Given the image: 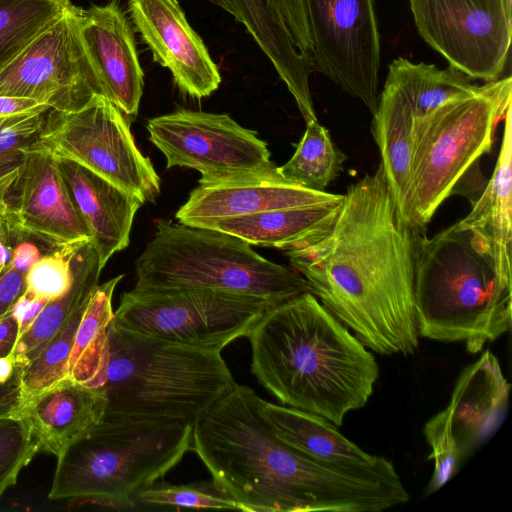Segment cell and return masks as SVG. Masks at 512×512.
Here are the masks:
<instances>
[{
	"instance_id": "obj_14",
	"label": "cell",
	"mask_w": 512,
	"mask_h": 512,
	"mask_svg": "<svg viewBox=\"0 0 512 512\" xmlns=\"http://www.w3.org/2000/svg\"><path fill=\"white\" fill-rule=\"evenodd\" d=\"M420 36L469 78L498 80L511 43L512 0H409Z\"/></svg>"
},
{
	"instance_id": "obj_20",
	"label": "cell",
	"mask_w": 512,
	"mask_h": 512,
	"mask_svg": "<svg viewBox=\"0 0 512 512\" xmlns=\"http://www.w3.org/2000/svg\"><path fill=\"white\" fill-rule=\"evenodd\" d=\"M341 194L319 192L284 179L274 169L231 181L199 184L176 212L179 223L205 228L216 221L266 210L326 203Z\"/></svg>"
},
{
	"instance_id": "obj_9",
	"label": "cell",
	"mask_w": 512,
	"mask_h": 512,
	"mask_svg": "<svg viewBox=\"0 0 512 512\" xmlns=\"http://www.w3.org/2000/svg\"><path fill=\"white\" fill-rule=\"evenodd\" d=\"M275 303L212 288L138 289L125 292L112 322L145 336L221 351L247 337Z\"/></svg>"
},
{
	"instance_id": "obj_31",
	"label": "cell",
	"mask_w": 512,
	"mask_h": 512,
	"mask_svg": "<svg viewBox=\"0 0 512 512\" xmlns=\"http://www.w3.org/2000/svg\"><path fill=\"white\" fill-rule=\"evenodd\" d=\"M71 4L69 0H0V70Z\"/></svg>"
},
{
	"instance_id": "obj_3",
	"label": "cell",
	"mask_w": 512,
	"mask_h": 512,
	"mask_svg": "<svg viewBox=\"0 0 512 512\" xmlns=\"http://www.w3.org/2000/svg\"><path fill=\"white\" fill-rule=\"evenodd\" d=\"M247 338L252 373L284 406L340 426L373 393V354L310 292L272 306Z\"/></svg>"
},
{
	"instance_id": "obj_27",
	"label": "cell",
	"mask_w": 512,
	"mask_h": 512,
	"mask_svg": "<svg viewBox=\"0 0 512 512\" xmlns=\"http://www.w3.org/2000/svg\"><path fill=\"white\" fill-rule=\"evenodd\" d=\"M73 280L60 297L48 301L29 329L17 340L11 357L25 367L67 319L90 301L99 285L103 267L92 241L79 246L72 256Z\"/></svg>"
},
{
	"instance_id": "obj_41",
	"label": "cell",
	"mask_w": 512,
	"mask_h": 512,
	"mask_svg": "<svg viewBox=\"0 0 512 512\" xmlns=\"http://www.w3.org/2000/svg\"><path fill=\"white\" fill-rule=\"evenodd\" d=\"M40 258L38 247L29 241H23L12 250L11 259L6 268L26 274Z\"/></svg>"
},
{
	"instance_id": "obj_16",
	"label": "cell",
	"mask_w": 512,
	"mask_h": 512,
	"mask_svg": "<svg viewBox=\"0 0 512 512\" xmlns=\"http://www.w3.org/2000/svg\"><path fill=\"white\" fill-rule=\"evenodd\" d=\"M35 140L26 150L6 200L8 230L32 235L54 248L91 241L90 230L73 201L58 159Z\"/></svg>"
},
{
	"instance_id": "obj_22",
	"label": "cell",
	"mask_w": 512,
	"mask_h": 512,
	"mask_svg": "<svg viewBox=\"0 0 512 512\" xmlns=\"http://www.w3.org/2000/svg\"><path fill=\"white\" fill-rule=\"evenodd\" d=\"M58 163L104 268L114 253L128 246L134 216L144 202L76 162Z\"/></svg>"
},
{
	"instance_id": "obj_29",
	"label": "cell",
	"mask_w": 512,
	"mask_h": 512,
	"mask_svg": "<svg viewBox=\"0 0 512 512\" xmlns=\"http://www.w3.org/2000/svg\"><path fill=\"white\" fill-rule=\"evenodd\" d=\"M469 79L450 66L438 69L433 64H414L402 57L389 65L386 78L403 95L414 118L427 114L449 100L476 92L479 86Z\"/></svg>"
},
{
	"instance_id": "obj_8",
	"label": "cell",
	"mask_w": 512,
	"mask_h": 512,
	"mask_svg": "<svg viewBox=\"0 0 512 512\" xmlns=\"http://www.w3.org/2000/svg\"><path fill=\"white\" fill-rule=\"evenodd\" d=\"M510 76L487 82L414 118L410 170L411 227H424L494 143L511 109Z\"/></svg>"
},
{
	"instance_id": "obj_4",
	"label": "cell",
	"mask_w": 512,
	"mask_h": 512,
	"mask_svg": "<svg viewBox=\"0 0 512 512\" xmlns=\"http://www.w3.org/2000/svg\"><path fill=\"white\" fill-rule=\"evenodd\" d=\"M413 239L419 336L476 354L511 329V284L470 230L457 222L428 238L416 227Z\"/></svg>"
},
{
	"instance_id": "obj_24",
	"label": "cell",
	"mask_w": 512,
	"mask_h": 512,
	"mask_svg": "<svg viewBox=\"0 0 512 512\" xmlns=\"http://www.w3.org/2000/svg\"><path fill=\"white\" fill-rule=\"evenodd\" d=\"M232 16L242 23L270 60L294 97L306 122L317 120L309 86L313 70L309 53L294 44L270 0H230Z\"/></svg>"
},
{
	"instance_id": "obj_37",
	"label": "cell",
	"mask_w": 512,
	"mask_h": 512,
	"mask_svg": "<svg viewBox=\"0 0 512 512\" xmlns=\"http://www.w3.org/2000/svg\"><path fill=\"white\" fill-rule=\"evenodd\" d=\"M25 291V274L5 268L0 276V318L10 313Z\"/></svg>"
},
{
	"instance_id": "obj_25",
	"label": "cell",
	"mask_w": 512,
	"mask_h": 512,
	"mask_svg": "<svg viewBox=\"0 0 512 512\" xmlns=\"http://www.w3.org/2000/svg\"><path fill=\"white\" fill-rule=\"evenodd\" d=\"M512 119H504V134L493 174L470 213L458 224L470 230L490 252L500 277L511 284L512 239Z\"/></svg>"
},
{
	"instance_id": "obj_10",
	"label": "cell",
	"mask_w": 512,
	"mask_h": 512,
	"mask_svg": "<svg viewBox=\"0 0 512 512\" xmlns=\"http://www.w3.org/2000/svg\"><path fill=\"white\" fill-rule=\"evenodd\" d=\"M35 142L76 162L143 202H155L160 178L137 148L130 120L104 95L74 111L50 109Z\"/></svg>"
},
{
	"instance_id": "obj_45",
	"label": "cell",
	"mask_w": 512,
	"mask_h": 512,
	"mask_svg": "<svg viewBox=\"0 0 512 512\" xmlns=\"http://www.w3.org/2000/svg\"><path fill=\"white\" fill-rule=\"evenodd\" d=\"M214 5L226 10L228 13L232 15V6L230 0H208Z\"/></svg>"
},
{
	"instance_id": "obj_23",
	"label": "cell",
	"mask_w": 512,
	"mask_h": 512,
	"mask_svg": "<svg viewBox=\"0 0 512 512\" xmlns=\"http://www.w3.org/2000/svg\"><path fill=\"white\" fill-rule=\"evenodd\" d=\"M342 198L266 210L222 219L205 228L236 236L250 245L275 247L283 251L300 249L322 239L334 225L343 205Z\"/></svg>"
},
{
	"instance_id": "obj_35",
	"label": "cell",
	"mask_w": 512,
	"mask_h": 512,
	"mask_svg": "<svg viewBox=\"0 0 512 512\" xmlns=\"http://www.w3.org/2000/svg\"><path fill=\"white\" fill-rule=\"evenodd\" d=\"M81 245L55 248L41 257L25 274L24 292L46 301L63 295L73 280L72 256Z\"/></svg>"
},
{
	"instance_id": "obj_38",
	"label": "cell",
	"mask_w": 512,
	"mask_h": 512,
	"mask_svg": "<svg viewBox=\"0 0 512 512\" xmlns=\"http://www.w3.org/2000/svg\"><path fill=\"white\" fill-rule=\"evenodd\" d=\"M48 301L33 298L25 292L14 303L11 314L18 322V339L29 329Z\"/></svg>"
},
{
	"instance_id": "obj_19",
	"label": "cell",
	"mask_w": 512,
	"mask_h": 512,
	"mask_svg": "<svg viewBox=\"0 0 512 512\" xmlns=\"http://www.w3.org/2000/svg\"><path fill=\"white\" fill-rule=\"evenodd\" d=\"M79 30L102 94L131 121L138 114L144 80L134 33L119 1L81 8Z\"/></svg>"
},
{
	"instance_id": "obj_46",
	"label": "cell",
	"mask_w": 512,
	"mask_h": 512,
	"mask_svg": "<svg viewBox=\"0 0 512 512\" xmlns=\"http://www.w3.org/2000/svg\"><path fill=\"white\" fill-rule=\"evenodd\" d=\"M8 229L7 227V221L5 216L0 212V240L4 242L6 239L5 236V229Z\"/></svg>"
},
{
	"instance_id": "obj_18",
	"label": "cell",
	"mask_w": 512,
	"mask_h": 512,
	"mask_svg": "<svg viewBox=\"0 0 512 512\" xmlns=\"http://www.w3.org/2000/svg\"><path fill=\"white\" fill-rule=\"evenodd\" d=\"M258 410L277 438L313 461L352 477L403 486L389 460L364 452L325 418L262 398Z\"/></svg>"
},
{
	"instance_id": "obj_42",
	"label": "cell",
	"mask_w": 512,
	"mask_h": 512,
	"mask_svg": "<svg viewBox=\"0 0 512 512\" xmlns=\"http://www.w3.org/2000/svg\"><path fill=\"white\" fill-rule=\"evenodd\" d=\"M18 340V322L10 313L0 318V357L11 354Z\"/></svg>"
},
{
	"instance_id": "obj_32",
	"label": "cell",
	"mask_w": 512,
	"mask_h": 512,
	"mask_svg": "<svg viewBox=\"0 0 512 512\" xmlns=\"http://www.w3.org/2000/svg\"><path fill=\"white\" fill-rule=\"evenodd\" d=\"M142 507L243 511L213 479L179 485L156 481L136 494L134 509Z\"/></svg>"
},
{
	"instance_id": "obj_33",
	"label": "cell",
	"mask_w": 512,
	"mask_h": 512,
	"mask_svg": "<svg viewBox=\"0 0 512 512\" xmlns=\"http://www.w3.org/2000/svg\"><path fill=\"white\" fill-rule=\"evenodd\" d=\"M48 111L5 118L0 124V212L5 218L6 200L19 175L26 150L37 138Z\"/></svg>"
},
{
	"instance_id": "obj_13",
	"label": "cell",
	"mask_w": 512,
	"mask_h": 512,
	"mask_svg": "<svg viewBox=\"0 0 512 512\" xmlns=\"http://www.w3.org/2000/svg\"><path fill=\"white\" fill-rule=\"evenodd\" d=\"M80 9L71 4L0 70V95L35 99L63 112L103 95L80 34Z\"/></svg>"
},
{
	"instance_id": "obj_40",
	"label": "cell",
	"mask_w": 512,
	"mask_h": 512,
	"mask_svg": "<svg viewBox=\"0 0 512 512\" xmlns=\"http://www.w3.org/2000/svg\"><path fill=\"white\" fill-rule=\"evenodd\" d=\"M20 374L21 372L7 383H0V416H22Z\"/></svg>"
},
{
	"instance_id": "obj_43",
	"label": "cell",
	"mask_w": 512,
	"mask_h": 512,
	"mask_svg": "<svg viewBox=\"0 0 512 512\" xmlns=\"http://www.w3.org/2000/svg\"><path fill=\"white\" fill-rule=\"evenodd\" d=\"M21 368L16 365L11 355L0 357V383H7L13 379Z\"/></svg>"
},
{
	"instance_id": "obj_5",
	"label": "cell",
	"mask_w": 512,
	"mask_h": 512,
	"mask_svg": "<svg viewBox=\"0 0 512 512\" xmlns=\"http://www.w3.org/2000/svg\"><path fill=\"white\" fill-rule=\"evenodd\" d=\"M108 336L104 419L193 423L235 385L221 351L145 336L113 322Z\"/></svg>"
},
{
	"instance_id": "obj_17",
	"label": "cell",
	"mask_w": 512,
	"mask_h": 512,
	"mask_svg": "<svg viewBox=\"0 0 512 512\" xmlns=\"http://www.w3.org/2000/svg\"><path fill=\"white\" fill-rule=\"evenodd\" d=\"M128 12L153 60L171 72L184 94L201 99L218 89L219 69L178 0H129Z\"/></svg>"
},
{
	"instance_id": "obj_6",
	"label": "cell",
	"mask_w": 512,
	"mask_h": 512,
	"mask_svg": "<svg viewBox=\"0 0 512 512\" xmlns=\"http://www.w3.org/2000/svg\"><path fill=\"white\" fill-rule=\"evenodd\" d=\"M193 423L103 419L58 457L48 498L134 509L135 496L191 451Z\"/></svg>"
},
{
	"instance_id": "obj_39",
	"label": "cell",
	"mask_w": 512,
	"mask_h": 512,
	"mask_svg": "<svg viewBox=\"0 0 512 512\" xmlns=\"http://www.w3.org/2000/svg\"><path fill=\"white\" fill-rule=\"evenodd\" d=\"M50 109V106L35 99L0 95V118L46 112Z\"/></svg>"
},
{
	"instance_id": "obj_21",
	"label": "cell",
	"mask_w": 512,
	"mask_h": 512,
	"mask_svg": "<svg viewBox=\"0 0 512 512\" xmlns=\"http://www.w3.org/2000/svg\"><path fill=\"white\" fill-rule=\"evenodd\" d=\"M106 408L102 388L66 378L27 400L21 415L28 421L40 451L58 457L103 421Z\"/></svg>"
},
{
	"instance_id": "obj_1",
	"label": "cell",
	"mask_w": 512,
	"mask_h": 512,
	"mask_svg": "<svg viewBox=\"0 0 512 512\" xmlns=\"http://www.w3.org/2000/svg\"><path fill=\"white\" fill-rule=\"evenodd\" d=\"M284 252L365 347L385 355L416 352L413 227L400 216L381 165L348 187L322 239Z\"/></svg>"
},
{
	"instance_id": "obj_26",
	"label": "cell",
	"mask_w": 512,
	"mask_h": 512,
	"mask_svg": "<svg viewBox=\"0 0 512 512\" xmlns=\"http://www.w3.org/2000/svg\"><path fill=\"white\" fill-rule=\"evenodd\" d=\"M413 112L388 80L373 114L372 133L379 147L388 189L400 216L409 224ZM410 225V224H409Z\"/></svg>"
},
{
	"instance_id": "obj_30",
	"label": "cell",
	"mask_w": 512,
	"mask_h": 512,
	"mask_svg": "<svg viewBox=\"0 0 512 512\" xmlns=\"http://www.w3.org/2000/svg\"><path fill=\"white\" fill-rule=\"evenodd\" d=\"M345 158L334 145L329 131L318 120H311L306 122L293 156L277 170L292 183L323 192L338 176Z\"/></svg>"
},
{
	"instance_id": "obj_44",
	"label": "cell",
	"mask_w": 512,
	"mask_h": 512,
	"mask_svg": "<svg viewBox=\"0 0 512 512\" xmlns=\"http://www.w3.org/2000/svg\"><path fill=\"white\" fill-rule=\"evenodd\" d=\"M11 256L12 250L0 240V276L9 263Z\"/></svg>"
},
{
	"instance_id": "obj_34",
	"label": "cell",
	"mask_w": 512,
	"mask_h": 512,
	"mask_svg": "<svg viewBox=\"0 0 512 512\" xmlns=\"http://www.w3.org/2000/svg\"><path fill=\"white\" fill-rule=\"evenodd\" d=\"M40 451L23 416H0V497L16 484L21 470Z\"/></svg>"
},
{
	"instance_id": "obj_15",
	"label": "cell",
	"mask_w": 512,
	"mask_h": 512,
	"mask_svg": "<svg viewBox=\"0 0 512 512\" xmlns=\"http://www.w3.org/2000/svg\"><path fill=\"white\" fill-rule=\"evenodd\" d=\"M314 70L375 113L380 36L374 0H303Z\"/></svg>"
},
{
	"instance_id": "obj_47",
	"label": "cell",
	"mask_w": 512,
	"mask_h": 512,
	"mask_svg": "<svg viewBox=\"0 0 512 512\" xmlns=\"http://www.w3.org/2000/svg\"><path fill=\"white\" fill-rule=\"evenodd\" d=\"M4 119H5V118H0V124H1V122H2Z\"/></svg>"
},
{
	"instance_id": "obj_2",
	"label": "cell",
	"mask_w": 512,
	"mask_h": 512,
	"mask_svg": "<svg viewBox=\"0 0 512 512\" xmlns=\"http://www.w3.org/2000/svg\"><path fill=\"white\" fill-rule=\"evenodd\" d=\"M259 396L235 385L192 426L191 451L245 512H379L409 500L403 486L352 477L277 438Z\"/></svg>"
},
{
	"instance_id": "obj_36",
	"label": "cell",
	"mask_w": 512,
	"mask_h": 512,
	"mask_svg": "<svg viewBox=\"0 0 512 512\" xmlns=\"http://www.w3.org/2000/svg\"><path fill=\"white\" fill-rule=\"evenodd\" d=\"M270 1L297 48L310 54L312 42L303 0Z\"/></svg>"
},
{
	"instance_id": "obj_28",
	"label": "cell",
	"mask_w": 512,
	"mask_h": 512,
	"mask_svg": "<svg viewBox=\"0 0 512 512\" xmlns=\"http://www.w3.org/2000/svg\"><path fill=\"white\" fill-rule=\"evenodd\" d=\"M124 275L99 284L93 293L73 342L68 378L90 387L102 388L109 357V326L114 317L112 297Z\"/></svg>"
},
{
	"instance_id": "obj_11",
	"label": "cell",
	"mask_w": 512,
	"mask_h": 512,
	"mask_svg": "<svg viewBox=\"0 0 512 512\" xmlns=\"http://www.w3.org/2000/svg\"><path fill=\"white\" fill-rule=\"evenodd\" d=\"M150 141L166 168L201 173L199 184L231 181L274 169L267 143L227 114L178 109L147 122Z\"/></svg>"
},
{
	"instance_id": "obj_7",
	"label": "cell",
	"mask_w": 512,
	"mask_h": 512,
	"mask_svg": "<svg viewBox=\"0 0 512 512\" xmlns=\"http://www.w3.org/2000/svg\"><path fill=\"white\" fill-rule=\"evenodd\" d=\"M135 272L138 289L212 288L275 304L312 293L297 270L267 260L239 237L164 220L157 221Z\"/></svg>"
},
{
	"instance_id": "obj_12",
	"label": "cell",
	"mask_w": 512,
	"mask_h": 512,
	"mask_svg": "<svg viewBox=\"0 0 512 512\" xmlns=\"http://www.w3.org/2000/svg\"><path fill=\"white\" fill-rule=\"evenodd\" d=\"M511 385L490 351L459 376L447 406L424 426L434 464L426 494L440 489L499 428L507 412Z\"/></svg>"
}]
</instances>
